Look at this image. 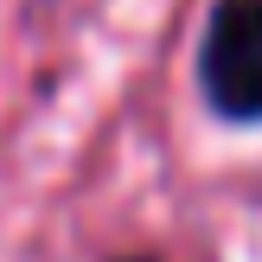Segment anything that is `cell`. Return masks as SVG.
<instances>
[{
    "mask_svg": "<svg viewBox=\"0 0 262 262\" xmlns=\"http://www.w3.org/2000/svg\"><path fill=\"white\" fill-rule=\"evenodd\" d=\"M205 96L224 115L262 122V0H224L205 32Z\"/></svg>",
    "mask_w": 262,
    "mask_h": 262,
    "instance_id": "6da1fadb",
    "label": "cell"
}]
</instances>
